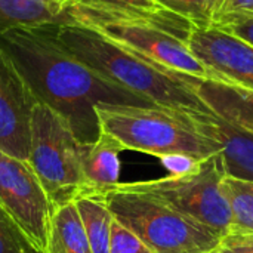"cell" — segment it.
I'll return each mask as SVG.
<instances>
[{
	"instance_id": "obj_1",
	"label": "cell",
	"mask_w": 253,
	"mask_h": 253,
	"mask_svg": "<svg viewBox=\"0 0 253 253\" xmlns=\"http://www.w3.org/2000/svg\"><path fill=\"white\" fill-rule=\"evenodd\" d=\"M53 25L9 28L0 33V44L18 65L36 99L59 114L80 144H92L101 135L96 105H153L65 49Z\"/></svg>"
},
{
	"instance_id": "obj_2",
	"label": "cell",
	"mask_w": 253,
	"mask_h": 253,
	"mask_svg": "<svg viewBox=\"0 0 253 253\" xmlns=\"http://www.w3.org/2000/svg\"><path fill=\"white\" fill-rule=\"evenodd\" d=\"M59 43L101 76L153 105L184 114H212L190 77L165 71L77 24H55Z\"/></svg>"
},
{
	"instance_id": "obj_3",
	"label": "cell",
	"mask_w": 253,
	"mask_h": 253,
	"mask_svg": "<svg viewBox=\"0 0 253 253\" xmlns=\"http://www.w3.org/2000/svg\"><path fill=\"white\" fill-rule=\"evenodd\" d=\"M65 24L90 28L165 71L196 80L224 83L216 73L197 59L179 33L156 18L71 1Z\"/></svg>"
},
{
	"instance_id": "obj_4",
	"label": "cell",
	"mask_w": 253,
	"mask_h": 253,
	"mask_svg": "<svg viewBox=\"0 0 253 253\" xmlns=\"http://www.w3.org/2000/svg\"><path fill=\"white\" fill-rule=\"evenodd\" d=\"M95 113L101 132L119 141L123 150L139 151L159 159L184 153L206 160L219 154L215 142L202 136L184 113L156 105L111 104L96 105Z\"/></svg>"
},
{
	"instance_id": "obj_5",
	"label": "cell",
	"mask_w": 253,
	"mask_h": 253,
	"mask_svg": "<svg viewBox=\"0 0 253 253\" xmlns=\"http://www.w3.org/2000/svg\"><path fill=\"white\" fill-rule=\"evenodd\" d=\"M113 216L154 253H209L222 237L159 199L120 182L104 194Z\"/></svg>"
},
{
	"instance_id": "obj_6",
	"label": "cell",
	"mask_w": 253,
	"mask_h": 253,
	"mask_svg": "<svg viewBox=\"0 0 253 253\" xmlns=\"http://www.w3.org/2000/svg\"><path fill=\"white\" fill-rule=\"evenodd\" d=\"M27 163L53 208L79 199L83 187L82 144L67 122L39 101L31 114Z\"/></svg>"
},
{
	"instance_id": "obj_7",
	"label": "cell",
	"mask_w": 253,
	"mask_h": 253,
	"mask_svg": "<svg viewBox=\"0 0 253 253\" xmlns=\"http://www.w3.org/2000/svg\"><path fill=\"white\" fill-rule=\"evenodd\" d=\"M224 178L222 160L216 154L206 159L200 169L190 175H169L126 184L133 190L159 199L225 239L230 234L231 212L224 194Z\"/></svg>"
},
{
	"instance_id": "obj_8",
	"label": "cell",
	"mask_w": 253,
	"mask_h": 253,
	"mask_svg": "<svg viewBox=\"0 0 253 253\" xmlns=\"http://www.w3.org/2000/svg\"><path fill=\"white\" fill-rule=\"evenodd\" d=\"M0 206L37 253L46 252L53 206L25 160L0 151Z\"/></svg>"
},
{
	"instance_id": "obj_9",
	"label": "cell",
	"mask_w": 253,
	"mask_h": 253,
	"mask_svg": "<svg viewBox=\"0 0 253 253\" xmlns=\"http://www.w3.org/2000/svg\"><path fill=\"white\" fill-rule=\"evenodd\" d=\"M36 102L25 77L0 44V151L27 162Z\"/></svg>"
},
{
	"instance_id": "obj_10",
	"label": "cell",
	"mask_w": 253,
	"mask_h": 253,
	"mask_svg": "<svg viewBox=\"0 0 253 253\" xmlns=\"http://www.w3.org/2000/svg\"><path fill=\"white\" fill-rule=\"evenodd\" d=\"M187 44L225 84L253 90V46L216 27H193Z\"/></svg>"
},
{
	"instance_id": "obj_11",
	"label": "cell",
	"mask_w": 253,
	"mask_h": 253,
	"mask_svg": "<svg viewBox=\"0 0 253 253\" xmlns=\"http://www.w3.org/2000/svg\"><path fill=\"white\" fill-rule=\"evenodd\" d=\"M193 127L215 142L225 176L253 181V133L243 130L222 117L212 114H187Z\"/></svg>"
},
{
	"instance_id": "obj_12",
	"label": "cell",
	"mask_w": 253,
	"mask_h": 253,
	"mask_svg": "<svg viewBox=\"0 0 253 253\" xmlns=\"http://www.w3.org/2000/svg\"><path fill=\"white\" fill-rule=\"evenodd\" d=\"M123 147L113 136L101 132L92 144H82V196H104L120 184V153ZM77 200V199H76Z\"/></svg>"
},
{
	"instance_id": "obj_13",
	"label": "cell",
	"mask_w": 253,
	"mask_h": 253,
	"mask_svg": "<svg viewBox=\"0 0 253 253\" xmlns=\"http://www.w3.org/2000/svg\"><path fill=\"white\" fill-rule=\"evenodd\" d=\"M205 104L228 123L253 133V90L209 80H191Z\"/></svg>"
},
{
	"instance_id": "obj_14",
	"label": "cell",
	"mask_w": 253,
	"mask_h": 253,
	"mask_svg": "<svg viewBox=\"0 0 253 253\" xmlns=\"http://www.w3.org/2000/svg\"><path fill=\"white\" fill-rule=\"evenodd\" d=\"M71 0H0V33L15 27L65 24Z\"/></svg>"
},
{
	"instance_id": "obj_15",
	"label": "cell",
	"mask_w": 253,
	"mask_h": 253,
	"mask_svg": "<svg viewBox=\"0 0 253 253\" xmlns=\"http://www.w3.org/2000/svg\"><path fill=\"white\" fill-rule=\"evenodd\" d=\"M44 253H93L74 202L53 208Z\"/></svg>"
},
{
	"instance_id": "obj_16",
	"label": "cell",
	"mask_w": 253,
	"mask_h": 253,
	"mask_svg": "<svg viewBox=\"0 0 253 253\" xmlns=\"http://www.w3.org/2000/svg\"><path fill=\"white\" fill-rule=\"evenodd\" d=\"M86 236L93 253H110L113 213L104 196H82L76 202Z\"/></svg>"
},
{
	"instance_id": "obj_17",
	"label": "cell",
	"mask_w": 253,
	"mask_h": 253,
	"mask_svg": "<svg viewBox=\"0 0 253 253\" xmlns=\"http://www.w3.org/2000/svg\"><path fill=\"white\" fill-rule=\"evenodd\" d=\"M222 187L231 212L228 236L253 237V181L225 176Z\"/></svg>"
},
{
	"instance_id": "obj_18",
	"label": "cell",
	"mask_w": 253,
	"mask_h": 253,
	"mask_svg": "<svg viewBox=\"0 0 253 253\" xmlns=\"http://www.w3.org/2000/svg\"><path fill=\"white\" fill-rule=\"evenodd\" d=\"M71 1L79 3V4L93 6V7L113 9V10H120L126 13H138V15L156 18L168 24L169 27H172L185 40L188 39L193 30V25L188 21L165 9L157 0H71Z\"/></svg>"
},
{
	"instance_id": "obj_19",
	"label": "cell",
	"mask_w": 253,
	"mask_h": 253,
	"mask_svg": "<svg viewBox=\"0 0 253 253\" xmlns=\"http://www.w3.org/2000/svg\"><path fill=\"white\" fill-rule=\"evenodd\" d=\"M165 9L184 18L196 28L213 25L221 0H157Z\"/></svg>"
},
{
	"instance_id": "obj_20",
	"label": "cell",
	"mask_w": 253,
	"mask_h": 253,
	"mask_svg": "<svg viewBox=\"0 0 253 253\" xmlns=\"http://www.w3.org/2000/svg\"><path fill=\"white\" fill-rule=\"evenodd\" d=\"M0 253H37L0 206Z\"/></svg>"
},
{
	"instance_id": "obj_21",
	"label": "cell",
	"mask_w": 253,
	"mask_h": 253,
	"mask_svg": "<svg viewBox=\"0 0 253 253\" xmlns=\"http://www.w3.org/2000/svg\"><path fill=\"white\" fill-rule=\"evenodd\" d=\"M110 253H154L135 233L119 222L116 218L111 224Z\"/></svg>"
},
{
	"instance_id": "obj_22",
	"label": "cell",
	"mask_w": 253,
	"mask_h": 253,
	"mask_svg": "<svg viewBox=\"0 0 253 253\" xmlns=\"http://www.w3.org/2000/svg\"><path fill=\"white\" fill-rule=\"evenodd\" d=\"M225 33H230L253 46V15L225 13L213 21V25Z\"/></svg>"
},
{
	"instance_id": "obj_23",
	"label": "cell",
	"mask_w": 253,
	"mask_h": 253,
	"mask_svg": "<svg viewBox=\"0 0 253 253\" xmlns=\"http://www.w3.org/2000/svg\"><path fill=\"white\" fill-rule=\"evenodd\" d=\"M205 160L199 159L191 154L176 153V154H168L160 157V163L170 172V175L181 176V175H190L200 169L202 163Z\"/></svg>"
},
{
	"instance_id": "obj_24",
	"label": "cell",
	"mask_w": 253,
	"mask_h": 253,
	"mask_svg": "<svg viewBox=\"0 0 253 253\" xmlns=\"http://www.w3.org/2000/svg\"><path fill=\"white\" fill-rule=\"evenodd\" d=\"M225 13L253 15V0H221L215 19Z\"/></svg>"
},
{
	"instance_id": "obj_25",
	"label": "cell",
	"mask_w": 253,
	"mask_h": 253,
	"mask_svg": "<svg viewBox=\"0 0 253 253\" xmlns=\"http://www.w3.org/2000/svg\"><path fill=\"white\" fill-rule=\"evenodd\" d=\"M221 246L227 253H253V237H236L227 236L222 239Z\"/></svg>"
},
{
	"instance_id": "obj_26",
	"label": "cell",
	"mask_w": 253,
	"mask_h": 253,
	"mask_svg": "<svg viewBox=\"0 0 253 253\" xmlns=\"http://www.w3.org/2000/svg\"><path fill=\"white\" fill-rule=\"evenodd\" d=\"M209 253H227V251L222 248V246H219V248H216V249H213V251H211Z\"/></svg>"
}]
</instances>
